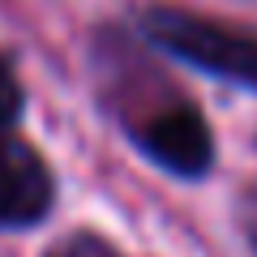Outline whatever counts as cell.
<instances>
[{"instance_id":"7a4b0ae2","label":"cell","mask_w":257,"mask_h":257,"mask_svg":"<svg viewBox=\"0 0 257 257\" xmlns=\"http://www.w3.org/2000/svg\"><path fill=\"white\" fill-rule=\"evenodd\" d=\"M52 210V172L30 142L0 133V227H30Z\"/></svg>"},{"instance_id":"3957f363","label":"cell","mask_w":257,"mask_h":257,"mask_svg":"<svg viewBox=\"0 0 257 257\" xmlns=\"http://www.w3.org/2000/svg\"><path fill=\"white\" fill-rule=\"evenodd\" d=\"M138 142L159 167H167L176 176H202L214 163L210 128H206L202 111L193 107H167L163 116H155L138 133Z\"/></svg>"},{"instance_id":"6da1fadb","label":"cell","mask_w":257,"mask_h":257,"mask_svg":"<svg viewBox=\"0 0 257 257\" xmlns=\"http://www.w3.org/2000/svg\"><path fill=\"white\" fill-rule=\"evenodd\" d=\"M142 26L163 52L197 64L223 82L257 90V35H244L236 26L197 18V13H180V9H150L142 13Z\"/></svg>"},{"instance_id":"277c9868","label":"cell","mask_w":257,"mask_h":257,"mask_svg":"<svg viewBox=\"0 0 257 257\" xmlns=\"http://www.w3.org/2000/svg\"><path fill=\"white\" fill-rule=\"evenodd\" d=\"M22 116V86L13 77L9 60H0V133H9V124Z\"/></svg>"}]
</instances>
